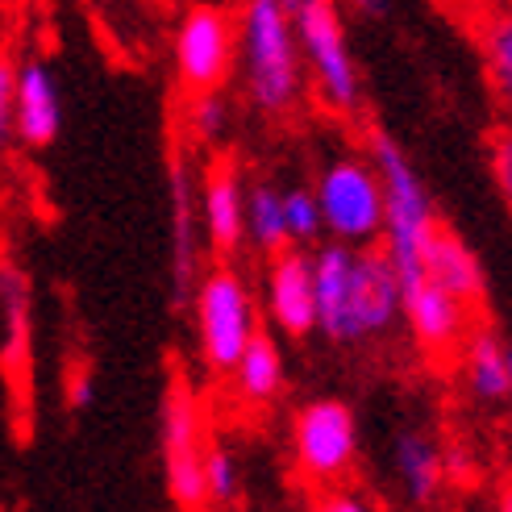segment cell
I'll return each instance as SVG.
<instances>
[{"label":"cell","instance_id":"obj_29","mask_svg":"<svg viewBox=\"0 0 512 512\" xmlns=\"http://www.w3.org/2000/svg\"><path fill=\"white\" fill-rule=\"evenodd\" d=\"M496 512H512V488L500 492V508H496Z\"/></svg>","mask_w":512,"mask_h":512},{"label":"cell","instance_id":"obj_5","mask_svg":"<svg viewBox=\"0 0 512 512\" xmlns=\"http://www.w3.org/2000/svg\"><path fill=\"white\" fill-rule=\"evenodd\" d=\"M292 21L300 38L304 67L313 75V88L334 113H354L363 100V84H358V67L346 46V25L342 13L329 0H296Z\"/></svg>","mask_w":512,"mask_h":512},{"label":"cell","instance_id":"obj_21","mask_svg":"<svg viewBox=\"0 0 512 512\" xmlns=\"http://www.w3.org/2000/svg\"><path fill=\"white\" fill-rule=\"evenodd\" d=\"M234 388L250 404H267L279 396V388H284V354H279L271 334H259L254 346L242 354V363L234 371Z\"/></svg>","mask_w":512,"mask_h":512},{"label":"cell","instance_id":"obj_10","mask_svg":"<svg viewBox=\"0 0 512 512\" xmlns=\"http://www.w3.org/2000/svg\"><path fill=\"white\" fill-rule=\"evenodd\" d=\"M267 317L292 338H304L317 329V267L309 250H284L271 259Z\"/></svg>","mask_w":512,"mask_h":512},{"label":"cell","instance_id":"obj_28","mask_svg":"<svg viewBox=\"0 0 512 512\" xmlns=\"http://www.w3.org/2000/svg\"><path fill=\"white\" fill-rule=\"evenodd\" d=\"M317 512H375L358 492H346V488H334V492H325Z\"/></svg>","mask_w":512,"mask_h":512},{"label":"cell","instance_id":"obj_14","mask_svg":"<svg viewBox=\"0 0 512 512\" xmlns=\"http://www.w3.org/2000/svg\"><path fill=\"white\" fill-rule=\"evenodd\" d=\"M200 221L213 250L234 254L246 238V188L234 163H209L200 184Z\"/></svg>","mask_w":512,"mask_h":512},{"label":"cell","instance_id":"obj_18","mask_svg":"<svg viewBox=\"0 0 512 512\" xmlns=\"http://www.w3.org/2000/svg\"><path fill=\"white\" fill-rule=\"evenodd\" d=\"M425 284H438L467 304L483 296V267L475 259V250L450 225H438V234L425 246Z\"/></svg>","mask_w":512,"mask_h":512},{"label":"cell","instance_id":"obj_13","mask_svg":"<svg viewBox=\"0 0 512 512\" xmlns=\"http://www.w3.org/2000/svg\"><path fill=\"white\" fill-rule=\"evenodd\" d=\"M63 125V100L55 71L46 59H21L17 71V96H13V138L30 150H42L59 138Z\"/></svg>","mask_w":512,"mask_h":512},{"label":"cell","instance_id":"obj_15","mask_svg":"<svg viewBox=\"0 0 512 512\" xmlns=\"http://www.w3.org/2000/svg\"><path fill=\"white\" fill-rule=\"evenodd\" d=\"M471 34L479 46V63H483V80L496 100L500 117L512 125V5L496 9H479L471 21Z\"/></svg>","mask_w":512,"mask_h":512},{"label":"cell","instance_id":"obj_8","mask_svg":"<svg viewBox=\"0 0 512 512\" xmlns=\"http://www.w3.org/2000/svg\"><path fill=\"white\" fill-rule=\"evenodd\" d=\"M292 454L304 479L338 483L358 458V421L346 400H309L292 421Z\"/></svg>","mask_w":512,"mask_h":512},{"label":"cell","instance_id":"obj_25","mask_svg":"<svg viewBox=\"0 0 512 512\" xmlns=\"http://www.w3.org/2000/svg\"><path fill=\"white\" fill-rule=\"evenodd\" d=\"M204 488H209V504H234L242 492V471H238V458L234 450L225 446H209L204 454Z\"/></svg>","mask_w":512,"mask_h":512},{"label":"cell","instance_id":"obj_20","mask_svg":"<svg viewBox=\"0 0 512 512\" xmlns=\"http://www.w3.org/2000/svg\"><path fill=\"white\" fill-rule=\"evenodd\" d=\"M463 363L467 392L483 404H500L508 400V346L492 334V329H475L471 342L458 354Z\"/></svg>","mask_w":512,"mask_h":512},{"label":"cell","instance_id":"obj_2","mask_svg":"<svg viewBox=\"0 0 512 512\" xmlns=\"http://www.w3.org/2000/svg\"><path fill=\"white\" fill-rule=\"evenodd\" d=\"M371 163L383 179V200H388V217H383V254L400 271L404 292L413 296L425 284V246L438 234V217H433L429 192L421 184V175L413 159L404 155V146L375 130L371 134Z\"/></svg>","mask_w":512,"mask_h":512},{"label":"cell","instance_id":"obj_9","mask_svg":"<svg viewBox=\"0 0 512 512\" xmlns=\"http://www.w3.org/2000/svg\"><path fill=\"white\" fill-rule=\"evenodd\" d=\"M408 292L400 284V271L383 254V246L354 250L350 275V313H346V342H367L392 334V325L404 317Z\"/></svg>","mask_w":512,"mask_h":512},{"label":"cell","instance_id":"obj_19","mask_svg":"<svg viewBox=\"0 0 512 512\" xmlns=\"http://www.w3.org/2000/svg\"><path fill=\"white\" fill-rule=\"evenodd\" d=\"M0 325H5V371L21 379L30 367V284L9 254L0 263Z\"/></svg>","mask_w":512,"mask_h":512},{"label":"cell","instance_id":"obj_12","mask_svg":"<svg viewBox=\"0 0 512 512\" xmlns=\"http://www.w3.org/2000/svg\"><path fill=\"white\" fill-rule=\"evenodd\" d=\"M404 321L413 329V338L421 342V350L429 354H463V346L475 334V313L467 300L450 296L438 284H421L404 304Z\"/></svg>","mask_w":512,"mask_h":512},{"label":"cell","instance_id":"obj_27","mask_svg":"<svg viewBox=\"0 0 512 512\" xmlns=\"http://www.w3.org/2000/svg\"><path fill=\"white\" fill-rule=\"evenodd\" d=\"M92 400H96L92 375H88V371H75V375L67 379V408H71V413H88Z\"/></svg>","mask_w":512,"mask_h":512},{"label":"cell","instance_id":"obj_6","mask_svg":"<svg viewBox=\"0 0 512 512\" xmlns=\"http://www.w3.org/2000/svg\"><path fill=\"white\" fill-rule=\"evenodd\" d=\"M159 438H163V471H167V492L179 508H204L209 504V488H204V429H200V400L196 388L184 375H171L167 392H163V421H159Z\"/></svg>","mask_w":512,"mask_h":512},{"label":"cell","instance_id":"obj_11","mask_svg":"<svg viewBox=\"0 0 512 512\" xmlns=\"http://www.w3.org/2000/svg\"><path fill=\"white\" fill-rule=\"evenodd\" d=\"M171 279H175V304L192 300L196 284H200V238H196V225L200 221V196L192 188V167L184 159V150L171 155Z\"/></svg>","mask_w":512,"mask_h":512},{"label":"cell","instance_id":"obj_4","mask_svg":"<svg viewBox=\"0 0 512 512\" xmlns=\"http://www.w3.org/2000/svg\"><path fill=\"white\" fill-rule=\"evenodd\" d=\"M317 204H321V221L329 242L350 246V250H367L383 242V217H388V200H383V179L375 163L363 159H334L321 167L317 175Z\"/></svg>","mask_w":512,"mask_h":512},{"label":"cell","instance_id":"obj_24","mask_svg":"<svg viewBox=\"0 0 512 512\" xmlns=\"http://www.w3.org/2000/svg\"><path fill=\"white\" fill-rule=\"evenodd\" d=\"M284 213H288V234H292V250L309 246L325 234V221H321V204L317 192L309 188H288L284 192Z\"/></svg>","mask_w":512,"mask_h":512},{"label":"cell","instance_id":"obj_17","mask_svg":"<svg viewBox=\"0 0 512 512\" xmlns=\"http://www.w3.org/2000/svg\"><path fill=\"white\" fill-rule=\"evenodd\" d=\"M313 267H317V329L329 342H346L354 250L338 246V242H325L313 250Z\"/></svg>","mask_w":512,"mask_h":512},{"label":"cell","instance_id":"obj_26","mask_svg":"<svg viewBox=\"0 0 512 512\" xmlns=\"http://www.w3.org/2000/svg\"><path fill=\"white\" fill-rule=\"evenodd\" d=\"M488 167H492V184L500 200L512 209V125L508 121H500L488 134Z\"/></svg>","mask_w":512,"mask_h":512},{"label":"cell","instance_id":"obj_16","mask_svg":"<svg viewBox=\"0 0 512 512\" xmlns=\"http://www.w3.org/2000/svg\"><path fill=\"white\" fill-rule=\"evenodd\" d=\"M392 471L413 504H433L450 475L446 454L438 450V442H433L425 429H400L392 438Z\"/></svg>","mask_w":512,"mask_h":512},{"label":"cell","instance_id":"obj_7","mask_svg":"<svg viewBox=\"0 0 512 512\" xmlns=\"http://www.w3.org/2000/svg\"><path fill=\"white\" fill-rule=\"evenodd\" d=\"M238 17L221 9V5H192L184 9L171 38V55H175V75L179 88L188 96L200 92H221V84L234 71L238 55Z\"/></svg>","mask_w":512,"mask_h":512},{"label":"cell","instance_id":"obj_23","mask_svg":"<svg viewBox=\"0 0 512 512\" xmlns=\"http://www.w3.org/2000/svg\"><path fill=\"white\" fill-rule=\"evenodd\" d=\"M188 134L204 146H221L225 130H229V100L225 92H200V96H188Z\"/></svg>","mask_w":512,"mask_h":512},{"label":"cell","instance_id":"obj_3","mask_svg":"<svg viewBox=\"0 0 512 512\" xmlns=\"http://www.w3.org/2000/svg\"><path fill=\"white\" fill-rule=\"evenodd\" d=\"M192 321H196V342L209 371L234 375L242 354L254 346L259 329V309H254L250 284L234 267H213L192 292Z\"/></svg>","mask_w":512,"mask_h":512},{"label":"cell","instance_id":"obj_1","mask_svg":"<svg viewBox=\"0 0 512 512\" xmlns=\"http://www.w3.org/2000/svg\"><path fill=\"white\" fill-rule=\"evenodd\" d=\"M238 34L250 105L267 117L292 113L304 92V55L292 9L279 0H250L238 13Z\"/></svg>","mask_w":512,"mask_h":512},{"label":"cell","instance_id":"obj_22","mask_svg":"<svg viewBox=\"0 0 512 512\" xmlns=\"http://www.w3.org/2000/svg\"><path fill=\"white\" fill-rule=\"evenodd\" d=\"M246 234L263 254H284L292 250L288 234V213H284V192H275L271 184H254L246 192Z\"/></svg>","mask_w":512,"mask_h":512},{"label":"cell","instance_id":"obj_30","mask_svg":"<svg viewBox=\"0 0 512 512\" xmlns=\"http://www.w3.org/2000/svg\"><path fill=\"white\" fill-rule=\"evenodd\" d=\"M508 408H512V346H508Z\"/></svg>","mask_w":512,"mask_h":512}]
</instances>
